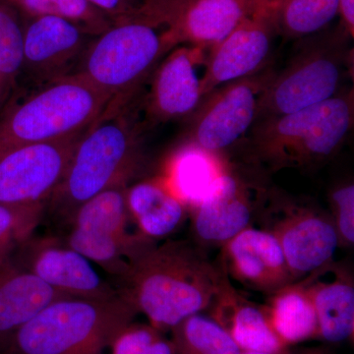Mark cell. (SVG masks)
Segmentation results:
<instances>
[{
    "label": "cell",
    "mask_w": 354,
    "mask_h": 354,
    "mask_svg": "<svg viewBox=\"0 0 354 354\" xmlns=\"http://www.w3.org/2000/svg\"><path fill=\"white\" fill-rule=\"evenodd\" d=\"M274 73L267 67L223 84L203 97L190 118L187 146L218 157L241 141L258 120L261 99Z\"/></svg>",
    "instance_id": "obj_9"
},
{
    "label": "cell",
    "mask_w": 354,
    "mask_h": 354,
    "mask_svg": "<svg viewBox=\"0 0 354 354\" xmlns=\"http://www.w3.org/2000/svg\"><path fill=\"white\" fill-rule=\"evenodd\" d=\"M266 306L272 329L286 346L318 339V320L308 288L295 281L276 291Z\"/></svg>",
    "instance_id": "obj_23"
},
{
    "label": "cell",
    "mask_w": 354,
    "mask_h": 354,
    "mask_svg": "<svg viewBox=\"0 0 354 354\" xmlns=\"http://www.w3.org/2000/svg\"><path fill=\"white\" fill-rule=\"evenodd\" d=\"M25 17L53 16L83 26L92 34L108 30L113 21L88 0H6Z\"/></svg>",
    "instance_id": "obj_27"
},
{
    "label": "cell",
    "mask_w": 354,
    "mask_h": 354,
    "mask_svg": "<svg viewBox=\"0 0 354 354\" xmlns=\"http://www.w3.org/2000/svg\"><path fill=\"white\" fill-rule=\"evenodd\" d=\"M44 208L46 204H0V262L31 239Z\"/></svg>",
    "instance_id": "obj_29"
},
{
    "label": "cell",
    "mask_w": 354,
    "mask_h": 354,
    "mask_svg": "<svg viewBox=\"0 0 354 354\" xmlns=\"http://www.w3.org/2000/svg\"><path fill=\"white\" fill-rule=\"evenodd\" d=\"M351 39L339 27L304 38L285 68L276 72L266 88L258 120L295 113L341 93L351 75Z\"/></svg>",
    "instance_id": "obj_7"
},
{
    "label": "cell",
    "mask_w": 354,
    "mask_h": 354,
    "mask_svg": "<svg viewBox=\"0 0 354 354\" xmlns=\"http://www.w3.org/2000/svg\"><path fill=\"white\" fill-rule=\"evenodd\" d=\"M6 95H4L2 94V93H0V109H1V106H3V104L6 102Z\"/></svg>",
    "instance_id": "obj_34"
},
{
    "label": "cell",
    "mask_w": 354,
    "mask_h": 354,
    "mask_svg": "<svg viewBox=\"0 0 354 354\" xmlns=\"http://www.w3.org/2000/svg\"><path fill=\"white\" fill-rule=\"evenodd\" d=\"M191 212L198 241L223 246L250 225L253 203L249 186L225 169Z\"/></svg>",
    "instance_id": "obj_18"
},
{
    "label": "cell",
    "mask_w": 354,
    "mask_h": 354,
    "mask_svg": "<svg viewBox=\"0 0 354 354\" xmlns=\"http://www.w3.org/2000/svg\"><path fill=\"white\" fill-rule=\"evenodd\" d=\"M113 22L129 17L141 8L145 0H88Z\"/></svg>",
    "instance_id": "obj_32"
},
{
    "label": "cell",
    "mask_w": 354,
    "mask_h": 354,
    "mask_svg": "<svg viewBox=\"0 0 354 354\" xmlns=\"http://www.w3.org/2000/svg\"><path fill=\"white\" fill-rule=\"evenodd\" d=\"M223 269L228 278L270 295L295 283L278 239L268 230L248 227L223 244Z\"/></svg>",
    "instance_id": "obj_17"
},
{
    "label": "cell",
    "mask_w": 354,
    "mask_h": 354,
    "mask_svg": "<svg viewBox=\"0 0 354 354\" xmlns=\"http://www.w3.org/2000/svg\"><path fill=\"white\" fill-rule=\"evenodd\" d=\"M127 202L130 218L139 234L157 241L176 232L185 220L187 207L162 179H151L128 186Z\"/></svg>",
    "instance_id": "obj_21"
},
{
    "label": "cell",
    "mask_w": 354,
    "mask_h": 354,
    "mask_svg": "<svg viewBox=\"0 0 354 354\" xmlns=\"http://www.w3.org/2000/svg\"><path fill=\"white\" fill-rule=\"evenodd\" d=\"M332 264L302 279L308 288L318 320V339L330 344L353 341L354 283L348 270Z\"/></svg>",
    "instance_id": "obj_19"
},
{
    "label": "cell",
    "mask_w": 354,
    "mask_h": 354,
    "mask_svg": "<svg viewBox=\"0 0 354 354\" xmlns=\"http://www.w3.org/2000/svg\"><path fill=\"white\" fill-rule=\"evenodd\" d=\"M4 152H6V149H4L3 147L1 146V144H0V156H1Z\"/></svg>",
    "instance_id": "obj_37"
},
{
    "label": "cell",
    "mask_w": 354,
    "mask_h": 354,
    "mask_svg": "<svg viewBox=\"0 0 354 354\" xmlns=\"http://www.w3.org/2000/svg\"><path fill=\"white\" fill-rule=\"evenodd\" d=\"M137 313L122 295L62 298L13 333L14 346L19 354H106Z\"/></svg>",
    "instance_id": "obj_5"
},
{
    "label": "cell",
    "mask_w": 354,
    "mask_h": 354,
    "mask_svg": "<svg viewBox=\"0 0 354 354\" xmlns=\"http://www.w3.org/2000/svg\"><path fill=\"white\" fill-rule=\"evenodd\" d=\"M22 74L35 86L72 75L97 35L53 16L25 17Z\"/></svg>",
    "instance_id": "obj_12"
},
{
    "label": "cell",
    "mask_w": 354,
    "mask_h": 354,
    "mask_svg": "<svg viewBox=\"0 0 354 354\" xmlns=\"http://www.w3.org/2000/svg\"><path fill=\"white\" fill-rule=\"evenodd\" d=\"M277 36L270 0L209 51L202 77L203 97L223 84L252 76L269 67Z\"/></svg>",
    "instance_id": "obj_13"
},
{
    "label": "cell",
    "mask_w": 354,
    "mask_h": 354,
    "mask_svg": "<svg viewBox=\"0 0 354 354\" xmlns=\"http://www.w3.org/2000/svg\"><path fill=\"white\" fill-rule=\"evenodd\" d=\"M225 171L218 156L187 146L172 165L169 187L187 208L196 207L218 176Z\"/></svg>",
    "instance_id": "obj_24"
},
{
    "label": "cell",
    "mask_w": 354,
    "mask_h": 354,
    "mask_svg": "<svg viewBox=\"0 0 354 354\" xmlns=\"http://www.w3.org/2000/svg\"><path fill=\"white\" fill-rule=\"evenodd\" d=\"M278 36L302 39L318 34L337 16V0H272Z\"/></svg>",
    "instance_id": "obj_25"
},
{
    "label": "cell",
    "mask_w": 354,
    "mask_h": 354,
    "mask_svg": "<svg viewBox=\"0 0 354 354\" xmlns=\"http://www.w3.org/2000/svg\"><path fill=\"white\" fill-rule=\"evenodd\" d=\"M270 0H158L141 10L167 26L176 46L211 50Z\"/></svg>",
    "instance_id": "obj_11"
},
{
    "label": "cell",
    "mask_w": 354,
    "mask_h": 354,
    "mask_svg": "<svg viewBox=\"0 0 354 354\" xmlns=\"http://www.w3.org/2000/svg\"><path fill=\"white\" fill-rule=\"evenodd\" d=\"M153 1H158V0H145V1H144V3H146V2H153Z\"/></svg>",
    "instance_id": "obj_38"
},
{
    "label": "cell",
    "mask_w": 354,
    "mask_h": 354,
    "mask_svg": "<svg viewBox=\"0 0 354 354\" xmlns=\"http://www.w3.org/2000/svg\"><path fill=\"white\" fill-rule=\"evenodd\" d=\"M242 354H270V353H257V351H242ZM286 354H288V353H286Z\"/></svg>",
    "instance_id": "obj_35"
},
{
    "label": "cell",
    "mask_w": 354,
    "mask_h": 354,
    "mask_svg": "<svg viewBox=\"0 0 354 354\" xmlns=\"http://www.w3.org/2000/svg\"><path fill=\"white\" fill-rule=\"evenodd\" d=\"M120 283L121 295L165 333L213 306L230 281L199 247L169 241L144 249Z\"/></svg>",
    "instance_id": "obj_1"
},
{
    "label": "cell",
    "mask_w": 354,
    "mask_h": 354,
    "mask_svg": "<svg viewBox=\"0 0 354 354\" xmlns=\"http://www.w3.org/2000/svg\"><path fill=\"white\" fill-rule=\"evenodd\" d=\"M339 28L348 38L354 36V0H337Z\"/></svg>",
    "instance_id": "obj_33"
},
{
    "label": "cell",
    "mask_w": 354,
    "mask_h": 354,
    "mask_svg": "<svg viewBox=\"0 0 354 354\" xmlns=\"http://www.w3.org/2000/svg\"><path fill=\"white\" fill-rule=\"evenodd\" d=\"M113 100L76 74L38 86L0 118V144L6 151L85 132Z\"/></svg>",
    "instance_id": "obj_6"
},
{
    "label": "cell",
    "mask_w": 354,
    "mask_h": 354,
    "mask_svg": "<svg viewBox=\"0 0 354 354\" xmlns=\"http://www.w3.org/2000/svg\"><path fill=\"white\" fill-rule=\"evenodd\" d=\"M106 354H176L171 339L151 324L129 323L114 337Z\"/></svg>",
    "instance_id": "obj_30"
},
{
    "label": "cell",
    "mask_w": 354,
    "mask_h": 354,
    "mask_svg": "<svg viewBox=\"0 0 354 354\" xmlns=\"http://www.w3.org/2000/svg\"><path fill=\"white\" fill-rule=\"evenodd\" d=\"M24 25L22 15L0 0V93L8 97L22 75Z\"/></svg>",
    "instance_id": "obj_28"
},
{
    "label": "cell",
    "mask_w": 354,
    "mask_h": 354,
    "mask_svg": "<svg viewBox=\"0 0 354 354\" xmlns=\"http://www.w3.org/2000/svg\"><path fill=\"white\" fill-rule=\"evenodd\" d=\"M208 50L196 46H176L160 62L152 74L146 97L147 116L155 122L190 118L203 100L201 66Z\"/></svg>",
    "instance_id": "obj_15"
},
{
    "label": "cell",
    "mask_w": 354,
    "mask_h": 354,
    "mask_svg": "<svg viewBox=\"0 0 354 354\" xmlns=\"http://www.w3.org/2000/svg\"><path fill=\"white\" fill-rule=\"evenodd\" d=\"M171 334L176 354H242L227 330L202 313L184 319Z\"/></svg>",
    "instance_id": "obj_26"
},
{
    "label": "cell",
    "mask_w": 354,
    "mask_h": 354,
    "mask_svg": "<svg viewBox=\"0 0 354 354\" xmlns=\"http://www.w3.org/2000/svg\"><path fill=\"white\" fill-rule=\"evenodd\" d=\"M281 216L269 228L279 242L293 281H299L333 263L339 244L330 216L311 207L277 200Z\"/></svg>",
    "instance_id": "obj_14"
},
{
    "label": "cell",
    "mask_w": 354,
    "mask_h": 354,
    "mask_svg": "<svg viewBox=\"0 0 354 354\" xmlns=\"http://www.w3.org/2000/svg\"><path fill=\"white\" fill-rule=\"evenodd\" d=\"M127 187L109 188L81 205L70 220L72 227L66 242L70 248L120 279L132 260L153 242L128 234Z\"/></svg>",
    "instance_id": "obj_8"
},
{
    "label": "cell",
    "mask_w": 354,
    "mask_h": 354,
    "mask_svg": "<svg viewBox=\"0 0 354 354\" xmlns=\"http://www.w3.org/2000/svg\"><path fill=\"white\" fill-rule=\"evenodd\" d=\"M288 354H290V353H288ZM301 354H327V353H320V351H316V353H314V351H310V353H301Z\"/></svg>",
    "instance_id": "obj_36"
},
{
    "label": "cell",
    "mask_w": 354,
    "mask_h": 354,
    "mask_svg": "<svg viewBox=\"0 0 354 354\" xmlns=\"http://www.w3.org/2000/svg\"><path fill=\"white\" fill-rule=\"evenodd\" d=\"M212 318L243 351L288 353V346L272 329L266 306L248 301L230 283L212 306Z\"/></svg>",
    "instance_id": "obj_20"
},
{
    "label": "cell",
    "mask_w": 354,
    "mask_h": 354,
    "mask_svg": "<svg viewBox=\"0 0 354 354\" xmlns=\"http://www.w3.org/2000/svg\"><path fill=\"white\" fill-rule=\"evenodd\" d=\"M333 221L339 243L353 245L354 242V186L346 183L337 186L330 194Z\"/></svg>",
    "instance_id": "obj_31"
},
{
    "label": "cell",
    "mask_w": 354,
    "mask_h": 354,
    "mask_svg": "<svg viewBox=\"0 0 354 354\" xmlns=\"http://www.w3.org/2000/svg\"><path fill=\"white\" fill-rule=\"evenodd\" d=\"M17 251L21 252L22 270L32 272L69 297L111 299L121 295L120 290L99 276L87 258L66 244L30 239Z\"/></svg>",
    "instance_id": "obj_16"
},
{
    "label": "cell",
    "mask_w": 354,
    "mask_h": 354,
    "mask_svg": "<svg viewBox=\"0 0 354 354\" xmlns=\"http://www.w3.org/2000/svg\"><path fill=\"white\" fill-rule=\"evenodd\" d=\"M70 297L26 270L0 279V335L14 333L62 298Z\"/></svg>",
    "instance_id": "obj_22"
},
{
    "label": "cell",
    "mask_w": 354,
    "mask_h": 354,
    "mask_svg": "<svg viewBox=\"0 0 354 354\" xmlns=\"http://www.w3.org/2000/svg\"><path fill=\"white\" fill-rule=\"evenodd\" d=\"M85 132L55 141L13 147L2 153L0 204H46L64 179Z\"/></svg>",
    "instance_id": "obj_10"
},
{
    "label": "cell",
    "mask_w": 354,
    "mask_h": 354,
    "mask_svg": "<svg viewBox=\"0 0 354 354\" xmlns=\"http://www.w3.org/2000/svg\"><path fill=\"white\" fill-rule=\"evenodd\" d=\"M138 95L111 101L81 137L64 179L50 198L51 213L70 221L77 209L102 191L128 185L144 165V127Z\"/></svg>",
    "instance_id": "obj_2"
},
{
    "label": "cell",
    "mask_w": 354,
    "mask_h": 354,
    "mask_svg": "<svg viewBox=\"0 0 354 354\" xmlns=\"http://www.w3.org/2000/svg\"><path fill=\"white\" fill-rule=\"evenodd\" d=\"M176 46L169 28L139 9L97 35L73 74L114 101H130Z\"/></svg>",
    "instance_id": "obj_4"
},
{
    "label": "cell",
    "mask_w": 354,
    "mask_h": 354,
    "mask_svg": "<svg viewBox=\"0 0 354 354\" xmlns=\"http://www.w3.org/2000/svg\"><path fill=\"white\" fill-rule=\"evenodd\" d=\"M353 122V88H344L301 111L258 120L249 131V151L271 171L316 167L341 150Z\"/></svg>",
    "instance_id": "obj_3"
}]
</instances>
